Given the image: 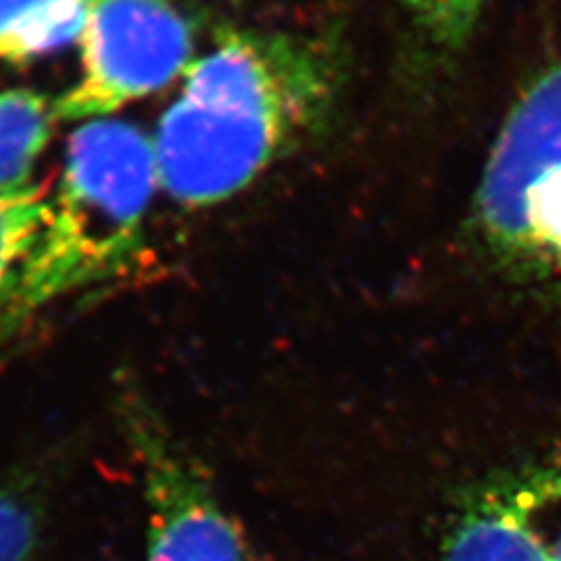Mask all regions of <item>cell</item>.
I'll return each mask as SVG.
<instances>
[{
	"label": "cell",
	"instance_id": "6da1fadb",
	"mask_svg": "<svg viewBox=\"0 0 561 561\" xmlns=\"http://www.w3.org/2000/svg\"><path fill=\"white\" fill-rule=\"evenodd\" d=\"M331 94V62L312 44L225 32L190 65L159 123L152 144L162 190L185 206L231 198L321 119Z\"/></svg>",
	"mask_w": 561,
	"mask_h": 561
},
{
	"label": "cell",
	"instance_id": "7a4b0ae2",
	"mask_svg": "<svg viewBox=\"0 0 561 561\" xmlns=\"http://www.w3.org/2000/svg\"><path fill=\"white\" fill-rule=\"evenodd\" d=\"M157 187L154 144L134 123L88 121L71 134L50 219L23 283L18 333L48 306L129 266Z\"/></svg>",
	"mask_w": 561,
	"mask_h": 561
},
{
	"label": "cell",
	"instance_id": "3957f363",
	"mask_svg": "<svg viewBox=\"0 0 561 561\" xmlns=\"http://www.w3.org/2000/svg\"><path fill=\"white\" fill-rule=\"evenodd\" d=\"M474 208L482 241L500 261L561 277V65L512 108Z\"/></svg>",
	"mask_w": 561,
	"mask_h": 561
},
{
	"label": "cell",
	"instance_id": "277c9868",
	"mask_svg": "<svg viewBox=\"0 0 561 561\" xmlns=\"http://www.w3.org/2000/svg\"><path fill=\"white\" fill-rule=\"evenodd\" d=\"M78 81L55 102L57 121L108 119L194 62V34L171 0H92L80 34Z\"/></svg>",
	"mask_w": 561,
	"mask_h": 561
},
{
	"label": "cell",
	"instance_id": "5b68a950",
	"mask_svg": "<svg viewBox=\"0 0 561 561\" xmlns=\"http://www.w3.org/2000/svg\"><path fill=\"white\" fill-rule=\"evenodd\" d=\"M117 410L146 486V561H252L238 522L222 510L206 472L140 389L123 382Z\"/></svg>",
	"mask_w": 561,
	"mask_h": 561
},
{
	"label": "cell",
	"instance_id": "8992f818",
	"mask_svg": "<svg viewBox=\"0 0 561 561\" xmlns=\"http://www.w3.org/2000/svg\"><path fill=\"white\" fill-rule=\"evenodd\" d=\"M443 561H551L522 472L479 484L461 497Z\"/></svg>",
	"mask_w": 561,
	"mask_h": 561
},
{
	"label": "cell",
	"instance_id": "52a82bcc",
	"mask_svg": "<svg viewBox=\"0 0 561 561\" xmlns=\"http://www.w3.org/2000/svg\"><path fill=\"white\" fill-rule=\"evenodd\" d=\"M53 198L30 183L0 194V341L18 335L23 283L50 219Z\"/></svg>",
	"mask_w": 561,
	"mask_h": 561
},
{
	"label": "cell",
	"instance_id": "ba28073f",
	"mask_svg": "<svg viewBox=\"0 0 561 561\" xmlns=\"http://www.w3.org/2000/svg\"><path fill=\"white\" fill-rule=\"evenodd\" d=\"M92 0H0V60L27 62L80 38Z\"/></svg>",
	"mask_w": 561,
	"mask_h": 561
},
{
	"label": "cell",
	"instance_id": "9c48e42d",
	"mask_svg": "<svg viewBox=\"0 0 561 561\" xmlns=\"http://www.w3.org/2000/svg\"><path fill=\"white\" fill-rule=\"evenodd\" d=\"M55 102L27 88L0 90V194L32 183L34 167L46 150Z\"/></svg>",
	"mask_w": 561,
	"mask_h": 561
},
{
	"label": "cell",
	"instance_id": "30bf717a",
	"mask_svg": "<svg viewBox=\"0 0 561 561\" xmlns=\"http://www.w3.org/2000/svg\"><path fill=\"white\" fill-rule=\"evenodd\" d=\"M433 41L458 48L470 38L484 0H398Z\"/></svg>",
	"mask_w": 561,
	"mask_h": 561
},
{
	"label": "cell",
	"instance_id": "8fae6325",
	"mask_svg": "<svg viewBox=\"0 0 561 561\" xmlns=\"http://www.w3.org/2000/svg\"><path fill=\"white\" fill-rule=\"evenodd\" d=\"M41 541L36 505L13 489L0 486V561H32Z\"/></svg>",
	"mask_w": 561,
	"mask_h": 561
},
{
	"label": "cell",
	"instance_id": "7c38bea8",
	"mask_svg": "<svg viewBox=\"0 0 561 561\" xmlns=\"http://www.w3.org/2000/svg\"><path fill=\"white\" fill-rule=\"evenodd\" d=\"M522 474L541 520L551 561H561V458Z\"/></svg>",
	"mask_w": 561,
	"mask_h": 561
}]
</instances>
